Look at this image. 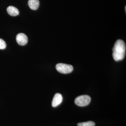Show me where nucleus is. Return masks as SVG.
Instances as JSON below:
<instances>
[{
    "instance_id": "obj_9",
    "label": "nucleus",
    "mask_w": 126,
    "mask_h": 126,
    "mask_svg": "<svg viewBox=\"0 0 126 126\" xmlns=\"http://www.w3.org/2000/svg\"><path fill=\"white\" fill-rule=\"evenodd\" d=\"M6 46V44L5 42L2 39L0 38V49H4Z\"/></svg>"
},
{
    "instance_id": "obj_6",
    "label": "nucleus",
    "mask_w": 126,
    "mask_h": 126,
    "mask_svg": "<svg viewBox=\"0 0 126 126\" xmlns=\"http://www.w3.org/2000/svg\"><path fill=\"white\" fill-rule=\"evenodd\" d=\"M7 13L12 16H16L19 14V11L16 7L10 6L7 9Z\"/></svg>"
},
{
    "instance_id": "obj_1",
    "label": "nucleus",
    "mask_w": 126,
    "mask_h": 126,
    "mask_svg": "<svg viewBox=\"0 0 126 126\" xmlns=\"http://www.w3.org/2000/svg\"><path fill=\"white\" fill-rule=\"evenodd\" d=\"M126 45L123 40L119 39L116 41L112 49V56L115 61L123 60L125 57Z\"/></svg>"
},
{
    "instance_id": "obj_7",
    "label": "nucleus",
    "mask_w": 126,
    "mask_h": 126,
    "mask_svg": "<svg viewBox=\"0 0 126 126\" xmlns=\"http://www.w3.org/2000/svg\"><path fill=\"white\" fill-rule=\"evenodd\" d=\"M28 5L31 9L35 10L38 8L40 2L39 0H29Z\"/></svg>"
},
{
    "instance_id": "obj_3",
    "label": "nucleus",
    "mask_w": 126,
    "mask_h": 126,
    "mask_svg": "<svg viewBox=\"0 0 126 126\" xmlns=\"http://www.w3.org/2000/svg\"><path fill=\"white\" fill-rule=\"evenodd\" d=\"M56 68L59 72L64 74L70 73L73 70V67L72 65L63 63L57 64Z\"/></svg>"
},
{
    "instance_id": "obj_8",
    "label": "nucleus",
    "mask_w": 126,
    "mask_h": 126,
    "mask_svg": "<svg viewBox=\"0 0 126 126\" xmlns=\"http://www.w3.org/2000/svg\"><path fill=\"white\" fill-rule=\"evenodd\" d=\"M95 125V124L94 122L92 121L79 123L78 124V126H94Z\"/></svg>"
},
{
    "instance_id": "obj_5",
    "label": "nucleus",
    "mask_w": 126,
    "mask_h": 126,
    "mask_svg": "<svg viewBox=\"0 0 126 126\" xmlns=\"http://www.w3.org/2000/svg\"><path fill=\"white\" fill-rule=\"evenodd\" d=\"M63 98L60 94L56 93L55 94L52 102V106L55 107L58 106L63 101Z\"/></svg>"
},
{
    "instance_id": "obj_4",
    "label": "nucleus",
    "mask_w": 126,
    "mask_h": 126,
    "mask_svg": "<svg viewBox=\"0 0 126 126\" xmlns=\"http://www.w3.org/2000/svg\"><path fill=\"white\" fill-rule=\"evenodd\" d=\"M16 40L18 44L21 46L25 45L28 42L27 36L23 33H20L18 34L16 37Z\"/></svg>"
},
{
    "instance_id": "obj_10",
    "label": "nucleus",
    "mask_w": 126,
    "mask_h": 126,
    "mask_svg": "<svg viewBox=\"0 0 126 126\" xmlns=\"http://www.w3.org/2000/svg\"><path fill=\"white\" fill-rule=\"evenodd\" d=\"M125 11L126 12V6H125Z\"/></svg>"
},
{
    "instance_id": "obj_2",
    "label": "nucleus",
    "mask_w": 126,
    "mask_h": 126,
    "mask_svg": "<svg viewBox=\"0 0 126 126\" xmlns=\"http://www.w3.org/2000/svg\"><path fill=\"white\" fill-rule=\"evenodd\" d=\"M91 100V98L88 95H81L77 97L75 99V102L77 106L79 107H84L89 104Z\"/></svg>"
}]
</instances>
